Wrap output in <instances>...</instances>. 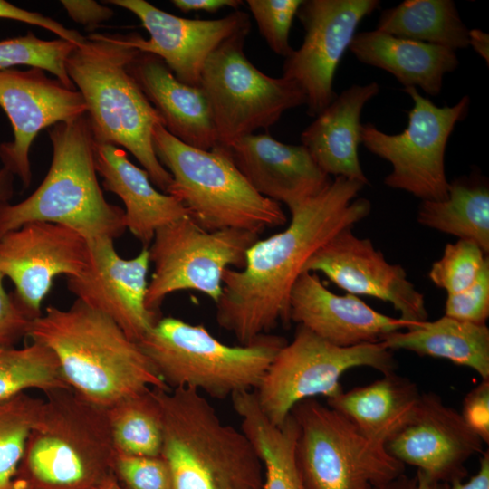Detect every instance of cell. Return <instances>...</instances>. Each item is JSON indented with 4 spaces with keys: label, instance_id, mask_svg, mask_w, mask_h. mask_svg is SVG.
<instances>
[{
    "label": "cell",
    "instance_id": "1",
    "mask_svg": "<svg viewBox=\"0 0 489 489\" xmlns=\"http://www.w3.org/2000/svg\"><path fill=\"white\" fill-rule=\"evenodd\" d=\"M364 186L334 177L318 195L290 209L284 230L258 239L247 250L243 268L225 271L216 319L239 344L290 321V293L306 261L338 232L369 215L370 201L356 198Z\"/></svg>",
    "mask_w": 489,
    "mask_h": 489
},
{
    "label": "cell",
    "instance_id": "2",
    "mask_svg": "<svg viewBox=\"0 0 489 489\" xmlns=\"http://www.w3.org/2000/svg\"><path fill=\"white\" fill-rule=\"evenodd\" d=\"M27 338L52 350L67 385L103 408L149 388H168L139 344L110 318L75 300L48 306Z\"/></svg>",
    "mask_w": 489,
    "mask_h": 489
},
{
    "label": "cell",
    "instance_id": "3",
    "mask_svg": "<svg viewBox=\"0 0 489 489\" xmlns=\"http://www.w3.org/2000/svg\"><path fill=\"white\" fill-rule=\"evenodd\" d=\"M138 53L127 34H91L68 56L66 72L85 101L96 142L129 151L152 184L167 194L172 177L158 159L152 140L162 120L127 69Z\"/></svg>",
    "mask_w": 489,
    "mask_h": 489
},
{
    "label": "cell",
    "instance_id": "4",
    "mask_svg": "<svg viewBox=\"0 0 489 489\" xmlns=\"http://www.w3.org/2000/svg\"><path fill=\"white\" fill-rule=\"evenodd\" d=\"M50 168L39 187L17 204H0V236L31 222L68 226L87 240L116 239L125 232V212L109 203L98 181L96 140L86 113L48 129Z\"/></svg>",
    "mask_w": 489,
    "mask_h": 489
},
{
    "label": "cell",
    "instance_id": "5",
    "mask_svg": "<svg viewBox=\"0 0 489 489\" xmlns=\"http://www.w3.org/2000/svg\"><path fill=\"white\" fill-rule=\"evenodd\" d=\"M163 421L160 455L174 489H263V463L249 438L224 423L192 388H153Z\"/></svg>",
    "mask_w": 489,
    "mask_h": 489
},
{
    "label": "cell",
    "instance_id": "6",
    "mask_svg": "<svg viewBox=\"0 0 489 489\" xmlns=\"http://www.w3.org/2000/svg\"><path fill=\"white\" fill-rule=\"evenodd\" d=\"M44 395L16 475L43 489H98L114 475L106 408L72 388Z\"/></svg>",
    "mask_w": 489,
    "mask_h": 489
},
{
    "label": "cell",
    "instance_id": "7",
    "mask_svg": "<svg viewBox=\"0 0 489 489\" xmlns=\"http://www.w3.org/2000/svg\"><path fill=\"white\" fill-rule=\"evenodd\" d=\"M168 388H192L216 399L254 391L284 338L264 334L248 344L227 345L203 324L162 317L137 342Z\"/></svg>",
    "mask_w": 489,
    "mask_h": 489
},
{
    "label": "cell",
    "instance_id": "8",
    "mask_svg": "<svg viewBox=\"0 0 489 489\" xmlns=\"http://www.w3.org/2000/svg\"><path fill=\"white\" fill-rule=\"evenodd\" d=\"M153 147L172 182L167 194L177 198L188 216L207 231L239 229L260 234L285 224L275 201L257 193L233 162L227 149L190 147L158 124Z\"/></svg>",
    "mask_w": 489,
    "mask_h": 489
},
{
    "label": "cell",
    "instance_id": "9",
    "mask_svg": "<svg viewBox=\"0 0 489 489\" xmlns=\"http://www.w3.org/2000/svg\"><path fill=\"white\" fill-rule=\"evenodd\" d=\"M298 426L296 465L304 489H376L405 474V465L317 398L291 411Z\"/></svg>",
    "mask_w": 489,
    "mask_h": 489
},
{
    "label": "cell",
    "instance_id": "10",
    "mask_svg": "<svg viewBox=\"0 0 489 489\" xmlns=\"http://www.w3.org/2000/svg\"><path fill=\"white\" fill-rule=\"evenodd\" d=\"M396 366L391 350L381 341L339 347L298 325L292 340L281 348L254 392L269 421L280 426L299 402L342 392L340 379L347 370L369 367L388 374Z\"/></svg>",
    "mask_w": 489,
    "mask_h": 489
},
{
    "label": "cell",
    "instance_id": "11",
    "mask_svg": "<svg viewBox=\"0 0 489 489\" xmlns=\"http://www.w3.org/2000/svg\"><path fill=\"white\" fill-rule=\"evenodd\" d=\"M248 33L223 43L207 58L200 78L218 146L228 148L259 129L275 124L284 111L306 104L299 87L283 76L271 77L246 57Z\"/></svg>",
    "mask_w": 489,
    "mask_h": 489
},
{
    "label": "cell",
    "instance_id": "12",
    "mask_svg": "<svg viewBox=\"0 0 489 489\" xmlns=\"http://www.w3.org/2000/svg\"><path fill=\"white\" fill-rule=\"evenodd\" d=\"M258 239L259 234L245 230H205L188 216L158 228L148 247L154 270L146 307L159 314L166 297L184 290L199 292L216 303L225 271L243 268L247 250Z\"/></svg>",
    "mask_w": 489,
    "mask_h": 489
},
{
    "label": "cell",
    "instance_id": "13",
    "mask_svg": "<svg viewBox=\"0 0 489 489\" xmlns=\"http://www.w3.org/2000/svg\"><path fill=\"white\" fill-rule=\"evenodd\" d=\"M413 101L407 128L388 134L372 123L361 125V143L391 164L386 186L407 191L423 200H443L449 182L445 172V151L455 124L468 113L470 99L464 96L453 106L438 107L416 87L404 88Z\"/></svg>",
    "mask_w": 489,
    "mask_h": 489
},
{
    "label": "cell",
    "instance_id": "14",
    "mask_svg": "<svg viewBox=\"0 0 489 489\" xmlns=\"http://www.w3.org/2000/svg\"><path fill=\"white\" fill-rule=\"evenodd\" d=\"M379 6L378 0H303L296 16L305 31L301 47L286 58L283 75L306 98L316 117L335 99L333 79L360 21Z\"/></svg>",
    "mask_w": 489,
    "mask_h": 489
},
{
    "label": "cell",
    "instance_id": "15",
    "mask_svg": "<svg viewBox=\"0 0 489 489\" xmlns=\"http://www.w3.org/2000/svg\"><path fill=\"white\" fill-rule=\"evenodd\" d=\"M88 241L59 224L31 222L0 236V273L30 317L42 315V303L54 278L80 275L89 264Z\"/></svg>",
    "mask_w": 489,
    "mask_h": 489
},
{
    "label": "cell",
    "instance_id": "16",
    "mask_svg": "<svg viewBox=\"0 0 489 489\" xmlns=\"http://www.w3.org/2000/svg\"><path fill=\"white\" fill-rule=\"evenodd\" d=\"M44 72L36 67L0 70V107L14 133L12 141L0 144V160L3 168L20 178L24 189L32 181L29 151L38 133L87 112L78 90L67 88Z\"/></svg>",
    "mask_w": 489,
    "mask_h": 489
},
{
    "label": "cell",
    "instance_id": "17",
    "mask_svg": "<svg viewBox=\"0 0 489 489\" xmlns=\"http://www.w3.org/2000/svg\"><path fill=\"white\" fill-rule=\"evenodd\" d=\"M303 272L322 273L348 293L388 302L410 324L427 321L424 295L404 268L388 263L370 239L358 237L351 227L340 230L317 249Z\"/></svg>",
    "mask_w": 489,
    "mask_h": 489
},
{
    "label": "cell",
    "instance_id": "18",
    "mask_svg": "<svg viewBox=\"0 0 489 489\" xmlns=\"http://www.w3.org/2000/svg\"><path fill=\"white\" fill-rule=\"evenodd\" d=\"M103 3L134 14L149 32V39L129 34L128 43L141 53L158 56L179 82L193 87H199L204 65L216 49L226 40L250 31L248 14L238 10L219 19L201 20L168 14L145 0Z\"/></svg>",
    "mask_w": 489,
    "mask_h": 489
},
{
    "label": "cell",
    "instance_id": "19",
    "mask_svg": "<svg viewBox=\"0 0 489 489\" xmlns=\"http://www.w3.org/2000/svg\"><path fill=\"white\" fill-rule=\"evenodd\" d=\"M87 241L89 264L80 275L67 277V288L77 300L110 318L138 342L161 318L145 303L150 264L148 247H142L135 257L124 259L111 238Z\"/></svg>",
    "mask_w": 489,
    "mask_h": 489
},
{
    "label": "cell",
    "instance_id": "20",
    "mask_svg": "<svg viewBox=\"0 0 489 489\" xmlns=\"http://www.w3.org/2000/svg\"><path fill=\"white\" fill-rule=\"evenodd\" d=\"M483 444L460 412L438 395L424 393L411 420L384 446L403 465H414L431 482L445 484L466 477L465 463L483 453Z\"/></svg>",
    "mask_w": 489,
    "mask_h": 489
},
{
    "label": "cell",
    "instance_id": "21",
    "mask_svg": "<svg viewBox=\"0 0 489 489\" xmlns=\"http://www.w3.org/2000/svg\"><path fill=\"white\" fill-rule=\"evenodd\" d=\"M289 316L290 321L339 347L380 342L412 325L375 311L354 294L333 293L310 272L302 273L292 286Z\"/></svg>",
    "mask_w": 489,
    "mask_h": 489
},
{
    "label": "cell",
    "instance_id": "22",
    "mask_svg": "<svg viewBox=\"0 0 489 489\" xmlns=\"http://www.w3.org/2000/svg\"><path fill=\"white\" fill-rule=\"evenodd\" d=\"M225 149L257 193L289 210L318 195L331 181L304 146L282 143L268 132L247 135Z\"/></svg>",
    "mask_w": 489,
    "mask_h": 489
},
{
    "label": "cell",
    "instance_id": "23",
    "mask_svg": "<svg viewBox=\"0 0 489 489\" xmlns=\"http://www.w3.org/2000/svg\"><path fill=\"white\" fill-rule=\"evenodd\" d=\"M128 72L161 117L163 127L181 142L202 150L218 145L207 100L199 87L179 82L157 55L139 53Z\"/></svg>",
    "mask_w": 489,
    "mask_h": 489
},
{
    "label": "cell",
    "instance_id": "24",
    "mask_svg": "<svg viewBox=\"0 0 489 489\" xmlns=\"http://www.w3.org/2000/svg\"><path fill=\"white\" fill-rule=\"evenodd\" d=\"M379 91V85L375 82L351 85L337 95L302 132V145L328 176L369 185L358 154L361 143L360 115L365 104Z\"/></svg>",
    "mask_w": 489,
    "mask_h": 489
},
{
    "label": "cell",
    "instance_id": "25",
    "mask_svg": "<svg viewBox=\"0 0 489 489\" xmlns=\"http://www.w3.org/2000/svg\"><path fill=\"white\" fill-rule=\"evenodd\" d=\"M95 167L103 188L122 200L126 228L143 247H149L158 228L188 216L177 198L156 189L147 171L121 148L96 142Z\"/></svg>",
    "mask_w": 489,
    "mask_h": 489
},
{
    "label": "cell",
    "instance_id": "26",
    "mask_svg": "<svg viewBox=\"0 0 489 489\" xmlns=\"http://www.w3.org/2000/svg\"><path fill=\"white\" fill-rule=\"evenodd\" d=\"M349 49L362 63L385 70L403 86L438 95L446 73L459 63L455 51L378 30L356 33Z\"/></svg>",
    "mask_w": 489,
    "mask_h": 489
},
{
    "label": "cell",
    "instance_id": "27",
    "mask_svg": "<svg viewBox=\"0 0 489 489\" xmlns=\"http://www.w3.org/2000/svg\"><path fill=\"white\" fill-rule=\"evenodd\" d=\"M328 398L336 409L371 441L385 446L411 420L421 393L409 379L395 372Z\"/></svg>",
    "mask_w": 489,
    "mask_h": 489
},
{
    "label": "cell",
    "instance_id": "28",
    "mask_svg": "<svg viewBox=\"0 0 489 489\" xmlns=\"http://www.w3.org/2000/svg\"><path fill=\"white\" fill-rule=\"evenodd\" d=\"M390 350H405L421 356L442 358L468 367L482 379H489V329L444 315L434 321L414 323L386 336Z\"/></svg>",
    "mask_w": 489,
    "mask_h": 489
},
{
    "label": "cell",
    "instance_id": "29",
    "mask_svg": "<svg viewBox=\"0 0 489 489\" xmlns=\"http://www.w3.org/2000/svg\"><path fill=\"white\" fill-rule=\"evenodd\" d=\"M231 400L241 430L263 463V489H304L295 461L298 426L293 417L290 414L282 425H273L260 408L254 391L235 394Z\"/></svg>",
    "mask_w": 489,
    "mask_h": 489
},
{
    "label": "cell",
    "instance_id": "30",
    "mask_svg": "<svg viewBox=\"0 0 489 489\" xmlns=\"http://www.w3.org/2000/svg\"><path fill=\"white\" fill-rule=\"evenodd\" d=\"M420 225L476 244L489 252V188L478 178L449 183L443 200H423L417 211Z\"/></svg>",
    "mask_w": 489,
    "mask_h": 489
},
{
    "label": "cell",
    "instance_id": "31",
    "mask_svg": "<svg viewBox=\"0 0 489 489\" xmlns=\"http://www.w3.org/2000/svg\"><path fill=\"white\" fill-rule=\"evenodd\" d=\"M376 30L456 51L468 47V29L452 0H406L386 9Z\"/></svg>",
    "mask_w": 489,
    "mask_h": 489
},
{
    "label": "cell",
    "instance_id": "32",
    "mask_svg": "<svg viewBox=\"0 0 489 489\" xmlns=\"http://www.w3.org/2000/svg\"><path fill=\"white\" fill-rule=\"evenodd\" d=\"M106 410L116 453L160 455L163 421L153 388L125 397Z\"/></svg>",
    "mask_w": 489,
    "mask_h": 489
},
{
    "label": "cell",
    "instance_id": "33",
    "mask_svg": "<svg viewBox=\"0 0 489 489\" xmlns=\"http://www.w3.org/2000/svg\"><path fill=\"white\" fill-rule=\"evenodd\" d=\"M58 388H71L50 349L32 340L22 348H0V398L28 389L47 393Z\"/></svg>",
    "mask_w": 489,
    "mask_h": 489
},
{
    "label": "cell",
    "instance_id": "34",
    "mask_svg": "<svg viewBox=\"0 0 489 489\" xmlns=\"http://www.w3.org/2000/svg\"><path fill=\"white\" fill-rule=\"evenodd\" d=\"M42 403L26 392L0 398V489L17 475Z\"/></svg>",
    "mask_w": 489,
    "mask_h": 489
},
{
    "label": "cell",
    "instance_id": "35",
    "mask_svg": "<svg viewBox=\"0 0 489 489\" xmlns=\"http://www.w3.org/2000/svg\"><path fill=\"white\" fill-rule=\"evenodd\" d=\"M76 45L62 40L46 41L32 32L0 40V70L27 65L53 74L67 88L77 90L68 76L65 62Z\"/></svg>",
    "mask_w": 489,
    "mask_h": 489
},
{
    "label": "cell",
    "instance_id": "36",
    "mask_svg": "<svg viewBox=\"0 0 489 489\" xmlns=\"http://www.w3.org/2000/svg\"><path fill=\"white\" fill-rule=\"evenodd\" d=\"M487 258L476 244L458 239L445 246L441 258L432 264L428 276L447 294L456 293L475 281Z\"/></svg>",
    "mask_w": 489,
    "mask_h": 489
},
{
    "label": "cell",
    "instance_id": "37",
    "mask_svg": "<svg viewBox=\"0 0 489 489\" xmlns=\"http://www.w3.org/2000/svg\"><path fill=\"white\" fill-rule=\"evenodd\" d=\"M303 0H247L261 35L270 49L288 57L293 48L289 35L293 18Z\"/></svg>",
    "mask_w": 489,
    "mask_h": 489
},
{
    "label": "cell",
    "instance_id": "38",
    "mask_svg": "<svg viewBox=\"0 0 489 489\" xmlns=\"http://www.w3.org/2000/svg\"><path fill=\"white\" fill-rule=\"evenodd\" d=\"M113 474L126 489H174L170 468L161 455L116 453Z\"/></svg>",
    "mask_w": 489,
    "mask_h": 489
},
{
    "label": "cell",
    "instance_id": "39",
    "mask_svg": "<svg viewBox=\"0 0 489 489\" xmlns=\"http://www.w3.org/2000/svg\"><path fill=\"white\" fill-rule=\"evenodd\" d=\"M445 315L478 325H486L489 317V259L475 281L465 290L447 294Z\"/></svg>",
    "mask_w": 489,
    "mask_h": 489
},
{
    "label": "cell",
    "instance_id": "40",
    "mask_svg": "<svg viewBox=\"0 0 489 489\" xmlns=\"http://www.w3.org/2000/svg\"><path fill=\"white\" fill-rule=\"evenodd\" d=\"M4 278L0 273V348L14 346L27 337L33 321L14 294L5 291Z\"/></svg>",
    "mask_w": 489,
    "mask_h": 489
},
{
    "label": "cell",
    "instance_id": "41",
    "mask_svg": "<svg viewBox=\"0 0 489 489\" xmlns=\"http://www.w3.org/2000/svg\"><path fill=\"white\" fill-rule=\"evenodd\" d=\"M462 417L482 439L489 442V379L473 388L464 398Z\"/></svg>",
    "mask_w": 489,
    "mask_h": 489
},
{
    "label": "cell",
    "instance_id": "42",
    "mask_svg": "<svg viewBox=\"0 0 489 489\" xmlns=\"http://www.w3.org/2000/svg\"><path fill=\"white\" fill-rule=\"evenodd\" d=\"M0 18L22 22L44 28L57 34L60 39L68 41L76 46L82 44L85 40V37L78 31L68 29L51 17L17 7L5 0H0Z\"/></svg>",
    "mask_w": 489,
    "mask_h": 489
},
{
    "label": "cell",
    "instance_id": "43",
    "mask_svg": "<svg viewBox=\"0 0 489 489\" xmlns=\"http://www.w3.org/2000/svg\"><path fill=\"white\" fill-rule=\"evenodd\" d=\"M61 4L74 22L90 30L113 16L112 9L92 0H62Z\"/></svg>",
    "mask_w": 489,
    "mask_h": 489
},
{
    "label": "cell",
    "instance_id": "44",
    "mask_svg": "<svg viewBox=\"0 0 489 489\" xmlns=\"http://www.w3.org/2000/svg\"><path fill=\"white\" fill-rule=\"evenodd\" d=\"M171 3L184 13L191 11L216 13L224 7L236 9L244 2L240 0H172Z\"/></svg>",
    "mask_w": 489,
    "mask_h": 489
},
{
    "label": "cell",
    "instance_id": "45",
    "mask_svg": "<svg viewBox=\"0 0 489 489\" xmlns=\"http://www.w3.org/2000/svg\"><path fill=\"white\" fill-rule=\"evenodd\" d=\"M478 472L467 482L454 481L443 484L444 489H489V452L483 451Z\"/></svg>",
    "mask_w": 489,
    "mask_h": 489
},
{
    "label": "cell",
    "instance_id": "46",
    "mask_svg": "<svg viewBox=\"0 0 489 489\" xmlns=\"http://www.w3.org/2000/svg\"><path fill=\"white\" fill-rule=\"evenodd\" d=\"M376 489H444L443 484L431 482L420 471L416 475L408 476L405 474Z\"/></svg>",
    "mask_w": 489,
    "mask_h": 489
},
{
    "label": "cell",
    "instance_id": "47",
    "mask_svg": "<svg viewBox=\"0 0 489 489\" xmlns=\"http://www.w3.org/2000/svg\"><path fill=\"white\" fill-rule=\"evenodd\" d=\"M471 46L485 62L489 63V34L480 29L468 31V46Z\"/></svg>",
    "mask_w": 489,
    "mask_h": 489
},
{
    "label": "cell",
    "instance_id": "48",
    "mask_svg": "<svg viewBox=\"0 0 489 489\" xmlns=\"http://www.w3.org/2000/svg\"><path fill=\"white\" fill-rule=\"evenodd\" d=\"M14 176L5 168H0V204L9 202L14 194Z\"/></svg>",
    "mask_w": 489,
    "mask_h": 489
},
{
    "label": "cell",
    "instance_id": "49",
    "mask_svg": "<svg viewBox=\"0 0 489 489\" xmlns=\"http://www.w3.org/2000/svg\"><path fill=\"white\" fill-rule=\"evenodd\" d=\"M5 489H43L41 488L34 484L31 483L30 481L21 477V476H15L14 480L10 483V484L5 488Z\"/></svg>",
    "mask_w": 489,
    "mask_h": 489
},
{
    "label": "cell",
    "instance_id": "50",
    "mask_svg": "<svg viewBox=\"0 0 489 489\" xmlns=\"http://www.w3.org/2000/svg\"><path fill=\"white\" fill-rule=\"evenodd\" d=\"M98 489H126L115 477L111 475L107 478Z\"/></svg>",
    "mask_w": 489,
    "mask_h": 489
}]
</instances>
